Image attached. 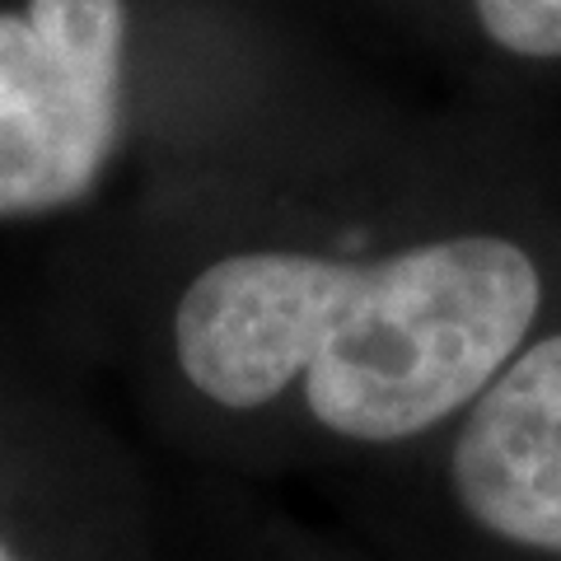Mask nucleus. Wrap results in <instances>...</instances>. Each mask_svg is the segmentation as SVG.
I'll return each mask as SVG.
<instances>
[{"mask_svg": "<svg viewBox=\"0 0 561 561\" xmlns=\"http://www.w3.org/2000/svg\"><path fill=\"white\" fill-rule=\"evenodd\" d=\"M0 561H14V557H10V552H5V542H0Z\"/></svg>", "mask_w": 561, "mask_h": 561, "instance_id": "5", "label": "nucleus"}, {"mask_svg": "<svg viewBox=\"0 0 561 561\" xmlns=\"http://www.w3.org/2000/svg\"><path fill=\"white\" fill-rule=\"evenodd\" d=\"M379 468L398 561H561V319Z\"/></svg>", "mask_w": 561, "mask_h": 561, "instance_id": "2", "label": "nucleus"}, {"mask_svg": "<svg viewBox=\"0 0 561 561\" xmlns=\"http://www.w3.org/2000/svg\"><path fill=\"white\" fill-rule=\"evenodd\" d=\"M482 47L515 66H561V0H468Z\"/></svg>", "mask_w": 561, "mask_h": 561, "instance_id": "4", "label": "nucleus"}, {"mask_svg": "<svg viewBox=\"0 0 561 561\" xmlns=\"http://www.w3.org/2000/svg\"><path fill=\"white\" fill-rule=\"evenodd\" d=\"M557 319L561 187L482 164L389 225L210 249L169 300V365L216 421H290L383 463L463 416Z\"/></svg>", "mask_w": 561, "mask_h": 561, "instance_id": "1", "label": "nucleus"}, {"mask_svg": "<svg viewBox=\"0 0 561 561\" xmlns=\"http://www.w3.org/2000/svg\"><path fill=\"white\" fill-rule=\"evenodd\" d=\"M122 0L0 10V216L90 197L122 117Z\"/></svg>", "mask_w": 561, "mask_h": 561, "instance_id": "3", "label": "nucleus"}]
</instances>
